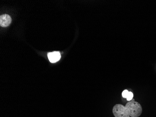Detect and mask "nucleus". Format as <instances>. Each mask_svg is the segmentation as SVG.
<instances>
[{
    "mask_svg": "<svg viewBox=\"0 0 156 117\" xmlns=\"http://www.w3.org/2000/svg\"><path fill=\"white\" fill-rule=\"evenodd\" d=\"M113 113L115 117H130L126 107L121 104H116L113 107Z\"/></svg>",
    "mask_w": 156,
    "mask_h": 117,
    "instance_id": "obj_2",
    "label": "nucleus"
},
{
    "mask_svg": "<svg viewBox=\"0 0 156 117\" xmlns=\"http://www.w3.org/2000/svg\"><path fill=\"white\" fill-rule=\"evenodd\" d=\"M133 93H132V92H130V91H129V92H128V95L127 96V100L128 101H131V100H132L133 98Z\"/></svg>",
    "mask_w": 156,
    "mask_h": 117,
    "instance_id": "obj_5",
    "label": "nucleus"
},
{
    "mask_svg": "<svg viewBox=\"0 0 156 117\" xmlns=\"http://www.w3.org/2000/svg\"><path fill=\"white\" fill-rule=\"evenodd\" d=\"M11 22V18L9 15L4 14L0 16V25L3 27L8 26Z\"/></svg>",
    "mask_w": 156,
    "mask_h": 117,
    "instance_id": "obj_3",
    "label": "nucleus"
},
{
    "mask_svg": "<svg viewBox=\"0 0 156 117\" xmlns=\"http://www.w3.org/2000/svg\"><path fill=\"white\" fill-rule=\"evenodd\" d=\"M126 108L129 115L131 117H138L142 113V107L139 103L132 99L126 103Z\"/></svg>",
    "mask_w": 156,
    "mask_h": 117,
    "instance_id": "obj_1",
    "label": "nucleus"
},
{
    "mask_svg": "<svg viewBox=\"0 0 156 117\" xmlns=\"http://www.w3.org/2000/svg\"><path fill=\"white\" fill-rule=\"evenodd\" d=\"M48 57L51 62L55 63L60 60L61 57V54L59 52L49 53L48 54Z\"/></svg>",
    "mask_w": 156,
    "mask_h": 117,
    "instance_id": "obj_4",
    "label": "nucleus"
}]
</instances>
